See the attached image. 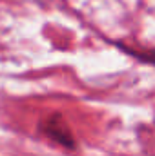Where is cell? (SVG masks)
<instances>
[{
	"label": "cell",
	"instance_id": "cell-1",
	"mask_svg": "<svg viewBox=\"0 0 155 156\" xmlns=\"http://www.w3.org/2000/svg\"><path fill=\"white\" fill-rule=\"evenodd\" d=\"M40 131H42L49 140H53L55 144H59V145H62V147H68V149H75V147H77V142H75V136H73L70 125L66 123V120L60 116V115H51V116H47L42 122Z\"/></svg>",
	"mask_w": 155,
	"mask_h": 156
}]
</instances>
